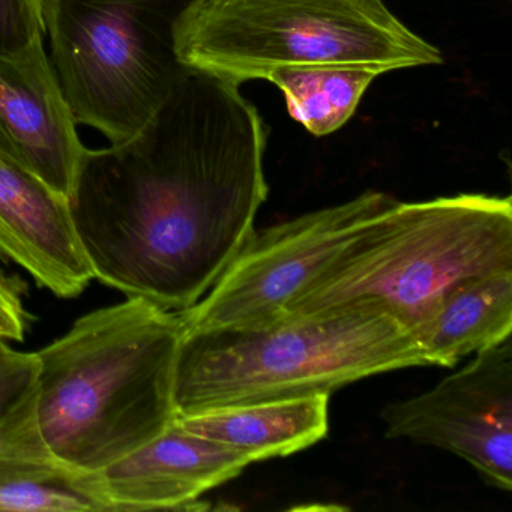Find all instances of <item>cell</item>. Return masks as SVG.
Returning a JSON list of instances; mask_svg holds the SVG:
<instances>
[{
  "instance_id": "1",
  "label": "cell",
  "mask_w": 512,
  "mask_h": 512,
  "mask_svg": "<svg viewBox=\"0 0 512 512\" xmlns=\"http://www.w3.org/2000/svg\"><path fill=\"white\" fill-rule=\"evenodd\" d=\"M266 140L239 85L185 68L140 136L89 149L70 209L94 278L163 310L197 304L254 232Z\"/></svg>"
},
{
  "instance_id": "2",
  "label": "cell",
  "mask_w": 512,
  "mask_h": 512,
  "mask_svg": "<svg viewBox=\"0 0 512 512\" xmlns=\"http://www.w3.org/2000/svg\"><path fill=\"white\" fill-rule=\"evenodd\" d=\"M182 332L175 311L127 298L35 353L41 430L59 463L100 472L175 421Z\"/></svg>"
},
{
  "instance_id": "3",
  "label": "cell",
  "mask_w": 512,
  "mask_h": 512,
  "mask_svg": "<svg viewBox=\"0 0 512 512\" xmlns=\"http://www.w3.org/2000/svg\"><path fill=\"white\" fill-rule=\"evenodd\" d=\"M409 326L380 302L284 317L262 329L182 332L178 416L262 401L329 395L388 371L424 367Z\"/></svg>"
},
{
  "instance_id": "4",
  "label": "cell",
  "mask_w": 512,
  "mask_h": 512,
  "mask_svg": "<svg viewBox=\"0 0 512 512\" xmlns=\"http://www.w3.org/2000/svg\"><path fill=\"white\" fill-rule=\"evenodd\" d=\"M508 271L511 197L458 194L397 202L338 253L284 317L373 301L409 326L422 308L458 281Z\"/></svg>"
},
{
  "instance_id": "5",
  "label": "cell",
  "mask_w": 512,
  "mask_h": 512,
  "mask_svg": "<svg viewBox=\"0 0 512 512\" xmlns=\"http://www.w3.org/2000/svg\"><path fill=\"white\" fill-rule=\"evenodd\" d=\"M185 67L241 86L292 65H346L379 74L442 64L383 0H191L173 22Z\"/></svg>"
},
{
  "instance_id": "6",
  "label": "cell",
  "mask_w": 512,
  "mask_h": 512,
  "mask_svg": "<svg viewBox=\"0 0 512 512\" xmlns=\"http://www.w3.org/2000/svg\"><path fill=\"white\" fill-rule=\"evenodd\" d=\"M172 0H47L52 61L77 125L110 145L140 136L185 65L176 56Z\"/></svg>"
},
{
  "instance_id": "7",
  "label": "cell",
  "mask_w": 512,
  "mask_h": 512,
  "mask_svg": "<svg viewBox=\"0 0 512 512\" xmlns=\"http://www.w3.org/2000/svg\"><path fill=\"white\" fill-rule=\"evenodd\" d=\"M398 200L380 191L308 212L251 233L235 259L197 304L181 311L184 332L262 329L287 307L374 218Z\"/></svg>"
},
{
  "instance_id": "8",
  "label": "cell",
  "mask_w": 512,
  "mask_h": 512,
  "mask_svg": "<svg viewBox=\"0 0 512 512\" xmlns=\"http://www.w3.org/2000/svg\"><path fill=\"white\" fill-rule=\"evenodd\" d=\"M385 437L457 455L491 487L512 488V341L476 353L430 391L383 407Z\"/></svg>"
},
{
  "instance_id": "9",
  "label": "cell",
  "mask_w": 512,
  "mask_h": 512,
  "mask_svg": "<svg viewBox=\"0 0 512 512\" xmlns=\"http://www.w3.org/2000/svg\"><path fill=\"white\" fill-rule=\"evenodd\" d=\"M0 128L22 166L70 200L89 149L77 134L43 40L0 55Z\"/></svg>"
},
{
  "instance_id": "10",
  "label": "cell",
  "mask_w": 512,
  "mask_h": 512,
  "mask_svg": "<svg viewBox=\"0 0 512 512\" xmlns=\"http://www.w3.org/2000/svg\"><path fill=\"white\" fill-rule=\"evenodd\" d=\"M250 464L244 452L191 433L175 419L160 436L97 473L115 512L187 509Z\"/></svg>"
},
{
  "instance_id": "11",
  "label": "cell",
  "mask_w": 512,
  "mask_h": 512,
  "mask_svg": "<svg viewBox=\"0 0 512 512\" xmlns=\"http://www.w3.org/2000/svg\"><path fill=\"white\" fill-rule=\"evenodd\" d=\"M0 259L25 269L58 298H77L94 280L70 200L34 173L0 158Z\"/></svg>"
},
{
  "instance_id": "12",
  "label": "cell",
  "mask_w": 512,
  "mask_h": 512,
  "mask_svg": "<svg viewBox=\"0 0 512 512\" xmlns=\"http://www.w3.org/2000/svg\"><path fill=\"white\" fill-rule=\"evenodd\" d=\"M428 365L452 368L512 332V271L458 281L409 325Z\"/></svg>"
},
{
  "instance_id": "13",
  "label": "cell",
  "mask_w": 512,
  "mask_h": 512,
  "mask_svg": "<svg viewBox=\"0 0 512 512\" xmlns=\"http://www.w3.org/2000/svg\"><path fill=\"white\" fill-rule=\"evenodd\" d=\"M329 395L262 401L176 416L191 433L247 454L254 463L287 457L328 436Z\"/></svg>"
},
{
  "instance_id": "14",
  "label": "cell",
  "mask_w": 512,
  "mask_h": 512,
  "mask_svg": "<svg viewBox=\"0 0 512 512\" xmlns=\"http://www.w3.org/2000/svg\"><path fill=\"white\" fill-rule=\"evenodd\" d=\"M377 76L370 68L292 65L274 68L265 80L283 92L295 121L313 136L323 137L346 125Z\"/></svg>"
},
{
  "instance_id": "15",
  "label": "cell",
  "mask_w": 512,
  "mask_h": 512,
  "mask_svg": "<svg viewBox=\"0 0 512 512\" xmlns=\"http://www.w3.org/2000/svg\"><path fill=\"white\" fill-rule=\"evenodd\" d=\"M59 463L40 424L38 359L0 341V475Z\"/></svg>"
},
{
  "instance_id": "16",
  "label": "cell",
  "mask_w": 512,
  "mask_h": 512,
  "mask_svg": "<svg viewBox=\"0 0 512 512\" xmlns=\"http://www.w3.org/2000/svg\"><path fill=\"white\" fill-rule=\"evenodd\" d=\"M115 512L97 472L62 463L0 475V512Z\"/></svg>"
},
{
  "instance_id": "17",
  "label": "cell",
  "mask_w": 512,
  "mask_h": 512,
  "mask_svg": "<svg viewBox=\"0 0 512 512\" xmlns=\"http://www.w3.org/2000/svg\"><path fill=\"white\" fill-rule=\"evenodd\" d=\"M47 0H0V55H11L46 35Z\"/></svg>"
},
{
  "instance_id": "18",
  "label": "cell",
  "mask_w": 512,
  "mask_h": 512,
  "mask_svg": "<svg viewBox=\"0 0 512 512\" xmlns=\"http://www.w3.org/2000/svg\"><path fill=\"white\" fill-rule=\"evenodd\" d=\"M26 283L17 275L0 274V341H23L35 317L23 302Z\"/></svg>"
},
{
  "instance_id": "19",
  "label": "cell",
  "mask_w": 512,
  "mask_h": 512,
  "mask_svg": "<svg viewBox=\"0 0 512 512\" xmlns=\"http://www.w3.org/2000/svg\"><path fill=\"white\" fill-rule=\"evenodd\" d=\"M0 158H4V160L8 161H13V163L22 166L16 148H14L13 143H11V140L8 139L7 134L4 133V130H2V128H0Z\"/></svg>"
}]
</instances>
